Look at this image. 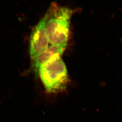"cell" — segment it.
<instances>
[{
	"mask_svg": "<svg viewBox=\"0 0 122 122\" xmlns=\"http://www.w3.org/2000/svg\"><path fill=\"white\" fill-rule=\"evenodd\" d=\"M48 11L33 29L30 39L29 52L31 59L44 52L49 46V41L46 30V24L48 18Z\"/></svg>",
	"mask_w": 122,
	"mask_h": 122,
	"instance_id": "3957f363",
	"label": "cell"
},
{
	"mask_svg": "<svg viewBox=\"0 0 122 122\" xmlns=\"http://www.w3.org/2000/svg\"><path fill=\"white\" fill-rule=\"evenodd\" d=\"M46 30L51 45H67L73 10L53 3L48 10Z\"/></svg>",
	"mask_w": 122,
	"mask_h": 122,
	"instance_id": "6da1fadb",
	"label": "cell"
},
{
	"mask_svg": "<svg viewBox=\"0 0 122 122\" xmlns=\"http://www.w3.org/2000/svg\"><path fill=\"white\" fill-rule=\"evenodd\" d=\"M66 45H50L44 52L32 59V67L36 73L39 68L53 57L61 56L65 51Z\"/></svg>",
	"mask_w": 122,
	"mask_h": 122,
	"instance_id": "277c9868",
	"label": "cell"
},
{
	"mask_svg": "<svg viewBox=\"0 0 122 122\" xmlns=\"http://www.w3.org/2000/svg\"><path fill=\"white\" fill-rule=\"evenodd\" d=\"M37 74L48 93L63 92L68 85L67 68L61 56L53 57L47 61L39 68Z\"/></svg>",
	"mask_w": 122,
	"mask_h": 122,
	"instance_id": "7a4b0ae2",
	"label": "cell"
}]
</instances>
